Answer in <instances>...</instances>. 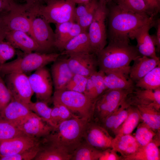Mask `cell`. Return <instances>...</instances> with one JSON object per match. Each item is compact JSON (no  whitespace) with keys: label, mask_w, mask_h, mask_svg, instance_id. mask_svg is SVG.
Here are the masks:
<instances>
[{"label":"cell","mask_w":160,"mask_h":160,"mask_svg":"<svg viewBox=\"0 0 160 160\" xmlns=\"http://www.w3.org/2000/svg\"><path fill=\"white\" fill-rule=\"evenodd\" d=\"M129 39H109L97 55L99 70L105 74L116 71H129L131 63L142 55L136 46L131 45Z\"/></svg>","instance_id":"1"},{"label":"cell","mask_w":160,"mask_h":160,"mask_svg":"<svg viewBox=\"0 0 160 160\" xmlns=\"http://www.w3.org/2000/svg\"><path fill=\"white\" fill-rule=\"evenodd\" d=\"M89 121L75 117L63 121L54 127L42 140L71 155L84 141V135Z\"/></svg>","instance_id":"2"},{"label":"cell","mask_w":160,"mask_h":160,"mask_svg":"<svg viewBox=\"0 0 160 160\" xmlns=\"http://www.w3.org/2000/svg\"><path fill=\"white\" fill-rule=\"evenodd\" d=\"M107 16L109 39H129V33L154 18L124 9L116 4L108 8Z\"/></svg>","instance_id":"3"},{"label":"cell","mask_w":160,"mask_h":160,"mask_svg":"<svg viewBox=\"0 0 160 160\" xmlns=\"http://www.w3.org/2000/svg\"><path fill=\"white\" fill-rule=\"evenodd\" d=\"M60 55V53L56 52L24 53L12 61L0 65V75L5 76L13 73L25 74L35 71L55 62Z\"/></svg>","instance_id":"4"},{"label":"cell","mask_w":160,"mask_h":160,"mask_svg":"<svg viewBox=\"0 0 160 160\" xmlns=\"http://www.w3.org/2000/svg\"><path fill=\"white\" fill-rule=\"evenodd\" d=\"M52 99L53 103L61 104L66 106L74 115L93 121L95 100L84 93L64 89L55 91Z\"/></svg>","instance_id":"5"},{"label":"cell","mask_w":160,"mask_h":160,"mask_svg":"<svg viewBox=\"0 0 160 160\" xmlns=\"http://www.w3.org/2000/svg\"><path fill=\"white\" fill-rule=\"evenodd\" d=\"M76 4L73 0H47L45 4L39 7L37 16L41 17L49 23L56 24L75 22Z\"/></svg>","instance_id":"6"},{"label":"cell","mask_w":160,"mask_h":160,"mask_svg":"<svg viewBox=\"0 0 160 160\" xmlns=\"http://www.w3.org/2000/svg\"><path fill=\"white\" fill-rule=\"evenodd\" d=\"M133 90L107 89L96 100L93 121L100 124L120 106Z\"/></svg>","instance_id":"7"},{"label":"cell","mask_w":160,"mask_h":160,"mask_svg":"<svg viewBox=\"0 0 160 160\" xmlns=\"http://www.w3.org/2000/svg\"><path fill=\"white\" fill-rule=\"evenodd\" d=\"M107 12V5L99 2L94 17L88 30L93 53L96 55L107 45L105 20Z\"/></svg>","instance_id":"8"},{"label":"cell","mask_w":160,"mask_h":160,"mask_svg":"<svg viewBox=\"0 0 160 160\" xmlns=\"http://www.w3.org/2000/svg\"><path fill=\"white\" fill-rule=\"evenodd\" d=\"M33 15L28 5L19 4L7 13L1 16L8 32L22 31L31 36Z\"/></svg>","instance_id":"9"},{"label":"cell","mask_w":160,"mask_h":160,"mask_svg":"<svg viewBox=\"0 0 160 160\" xmlns=\"http://www.w3.org/2000/svg\"><path fill=\"white\" fill-rule=\"evenodd\" d=\"M44 19L39 16H34L32 20L31 36L39 47L40 52H54L55 32Z\"/></svg>","instance_id":"10"},{"label":"cell","mask_w":160,"mask_h":160,"mask_svg":"<svg viewBox=\"0 0 160 160\" xmlns=\"http://www.w3.org/2000/svg\"><path fill=\"white\" fill-rule=\"evenodd\" d=\"M5 76L4 82L12 98L28 107L34 93L28 76L21 73H11Z\"/></svg>","instance_id":"11"},{"label":"cell","mask_w":160,"mask_h":160,"mask_svg":"<svg viewBox=\"0 0 160 160\" xmlns=\"http://www.w3.org/2000/svg\"><path fill=\"white\" fill-rule=\"evenodd\" d=\"M28 78L38 100L49 103L52 99L53 83L48 69L45 66L39 68L29 76Z\"/></svg>","instance_id":"12"},{"label":"cell","mask_w":160,"mask_h":160,"mask_svg":"<svg viewBox=\"0 0 160 160\" xmlns=\"http://www.w3.org/2000/svg\"><path fill=\"white\" fill-rule=\"evenodd\" d=\"M154 20V19L131 32L129 34V39L136 40V47L142 56L158 59L159 58L156 55L154 41L149 33V31L153 26Z\"/></svg>","instance_id":"13"},{"label":"cell","mask_w":160,"mask_h":160,"mask_svg":"<svg viewBox=\"0 0 160 160\" xmlns=\"http://www.w3.org/2000/svg\"><path fill=\"white\" fill-rule=\"evenodd\" d=\"M113 138L105 129L94 121L88 122L84 135L86 142L102 151L112 148Z\"/></svg>","instance_id":"14"},{"label":"cell","mask_w":160,"mask_h":160,"mask_svg":"<svg viewBox=\"0 0 160 160\" xmlns=\"http://www.w3.org/2000/svg\"><path fill=\"white\" fill-rule=\"evenodd\" d=\"M66 59L68 63L74 74L88 77L96 71L98 67L96 55L81 53L71 55Z\"/></svg>","instance_id":"15"},{"label":"cell","mask_w":160,"mask_h":160,"mask_svg":"<svg viewBox=\"0 0 160 160\" xmlns=\"http://www.w3.org/2000/svg\"><path fill=\"white\" fill-rule=\"evenodd\" d=\"M123 102L127 106L152 105L160 110V87L147 89L136 87L127 95Z\"/></svg>","instance_id":"16"},{"label":"cell","mask_w":160,"mask_h":160,"mask_svg":"<svg viewBox=\"0 0 160 160\" xmlns=\"http://www.w3.org/2000/svg\"><path fill=\"white\" fill-rule=\"evenodd\" d=\"M38 139L24 135L9 139L0 140V157L16 154L39 144Z\"/></svg>","instance_id":"17"},{"label":"cell","mask_w":160,"mask_h":160,"mask_svg":"<svg viewBox=\"0 0 160 160\" xmlns=\"http://www.w3.org/2000/svg\"><path fill=\"white\" fill-rule=\"evenodd\" d=\"M18 127L25 135L38 139L48 135L54 128L34 113Z\"/></svg>","instance_id":"18"},{"label":"cell","mask_w":160,"mask_h":160,"mask_svg":"<svg viewBox=\"0 0 160 160\" xmlns=\"http://www.w3.org/2000/svg\"><path fill=\"white\" fill-rule=\"evenodd\" d=\"M83 31L81 27L73 21L55 24L54 32L55 49L61 52L69 41Z\"/></svg>","instance_id":"19"},{"label":"cell","mask_w":160,"mask_h":160,"mask_svg":"<svg viewBox=\"0 0 160 160\" xmlns=\"http://www.w3.org/2000/svg\"><path fill=\"white\" fill-rule=\"evenodd\" d=\"M33 113L27 106L12 98L0 113V119L9 121L18 126Z\"/></svg>","instance_id":"20"},{"label":"cell","mask_w":160,"mask_h":160,"mask_svg":"<svg viewBox=\"0 0 160 160\" xmlns=\"http://www.w3.org/2000/svg\"><path fill=\"white\" fill-rule=\"evenodd\" d=\"M51 67V76L55 91L65 89L74 74L70 68L66 59H58Z\"/></svg>","instance_id":"21"},{"label":"cell","mask_w":160,"mask_h":160,"mask_svg":"<svg viewBox=\"0 0 160 160\" xmlns=\"http://www.w3.org/2000/svg\"><path fill=\"white\" fill-rule=\"evenodd\" d=\"M5 39L15 48L20 49L24 53L33 51L40 52L39 47L35 40L24 32L19 31H8Z\"/></svg>","instance_id":"22"},{"label":"cell","mask_w":160,"mask_h":160,"mask_svg":"<svg viewBox=\"0 0 160 160\" xmlns=\"http://www.w3.org/2000/svg\"><path fill=\"white\" fill-rule=\"evenodd\" d=\"M133 61V64L130 67L129 76L135 83L160 64L159 58L156 59L145 56L138 57Z\"/></svg>","instance_id":"23"},{"label":"cell","mask_w":160,"mask_h":160,"mask_svg":"<svg viewBox=\"0 0 160 160\" xmlns=\"http://www.w3.org/2000/svg\"><path fill=\"white\" fill-rule=\"evenodd\" d=\"M61 55L93 53L88 31H83L73 37L65 45Z\"/></svg>","instance_id":"24"},{"label":"cell","mask_w":160,"mask_h":160,"mask_svg":"<svg viewBox=\"0 0 160 160\" xmlns=\"http://www.w3.org/2000/svg\"><path fill=\"white\" fill-rule=\"evenodd\" d=\"M104 82L107 89L133 90L136 87L135 83L129 77V71L108 73L105 74Z\"/></svg>","instance_id":"25"},{"label":"cell","mask_w":160,"mask_h":160,"mask_svg":"<svg viewBox=\"0 0 160 160\" xmlns=\"http://www.w3.org/2000/svg\"><path fill=\"white\" fill-rule=\"evenodd\" d=\"M160 134H158L151 142L140 146L135 152L123 160H160Z\"/></svg>","instance_id":"26"},{"label":"cell","mask_w":160,"mask_h":160,"mask_svg":"<svg viewBox=\"0 0 160 160\" xmlns=\"http://www.w3.org/2000/svg\"><path fill=\"white\" fill-rule=\"evenodd\" d=\"M140 146L131 134L117 135L113 138L112 148L119 153L123 159L135 152Z\"/></svg>","instance_id":"27"},{"label":"cell","mask_w":160,"mask_h":160,"mask_svg":"<svg viewBox=\"0 0 160 160\" xmlns=\"http://www.w3.org/2000/svg\"><path fill=\"white\" fill-rule=\"evenodd\" d=\"M71 158V155L41 140L40 149L33 160H69Z\"/></svg>","instance_id":"28"},{"label":"cell","mask_w":160,"mask_h":160,"mask_svg":"<svg viewBox=\"0 0 160 160\" xmlns=\"http://www.w3.org/2000/svg\"><path fill=\"white\" fill-rule=\"evenodd\" d=\"M142 121L156 132H160V110L152 105H138Z\"/></svg>","instance_id":"29"},{"label":"cell","mask_w":160,"mask_h":160,"mask_svg":"<svg viewBox=\"0 0 160 160\" xmlns=\"http://www.w3.org/2000/svg\"><path fill=\"white\" fill-rule=\"evenodd\" d=\"M102 151L91 146L84 140L71 154V160H99Z\"/></svg>","instance_id":"30"},{"label":"cell","mask_w":160,"mask_h":160,"mask_svg":"<svg viewBox=\"0 0 160 160\" xmlns=\"http://www.w3.org/2000/svg\"><path fill=\"white\" fill-rule=\"evenodd\" d=\"M127 116L121 126L117 135L131 134L140 122L142 121L140 114L136 107L129 105L127 107Z\"/></svg>","instance_id":"31"},{"label":"cell","mask_w":160,"mask_h":160,"mask_svg":"<svg viewBox=\"0 0 160 160\" xmlns=\"http://www.w3.org/2000/svg\"><path fill=\"white\" fill-rule=\"evenodd\" d=\"M136 87L155 89L160 87V64L135 82Z\"/></svg>","instance_id":"32"},{"label":"cell","mask_w":160,"mask_h":160,"mask_svg":"<svg viewBox=\"0 0 160 160\" xmlns=\"http://www.w3.org/2000/svg\"><path fill=\"white\" fill-rule=\"evenodd\" d=\"M121 8L128 11L149 17L153 16L143 0H112Z\"/></svg>","instance_id":"33"},{"label":"cell","mask_w":160,"mask_h":160,"mask_svg":"<svg viewBox=\"0 0 160 160\" xmlns=\"http://www.w3.org/2000/svg\"><path fill=\"white\" fill-rule=\"evenodd\" d=\"M160 132H156L142 121L137 126L135 137L140 146L146 145L151 142Z\"/></svg>","instance_id":"34"},{"label":"cell","mask_w":160,"mask_h":160,"mask_svg":"<svg viewBox=\"0 0 160 160\" xmlns=\"http://www.w3.org/2000/svg\"><path fill=\"white\" fill-rule=\"evenodd\" d=\"M25 135L16 124L0 119V140Z\"/></svg>","instance_id":"35"},{"label":"cell","mask_w":160,"mask_h":160,"mask_svg":"<svg viewBox=\"0 0 160 160\" xmlns=\"http://www.w3.org/2000/svg\"><path fill=\"white\" fill-rule=\"evenodd\" d=\"M28 107L43 120L54 127L51 119L52 108L48 106L47 103L38 100L35 102H31L28 105Z\"/></svg>","instance_id":"36"},{"label":"cell","mask_w":160,"mask_h":160,"mask_svg":"<svg viewBox=\"0 0 160 160\" xmlns=\"http://www.w3.org/2000/svg\"><path fill=\"white\" fill-rule=\"evenodd\" d=\"M88 77L78 74H74L66 85L65 89L84 93Z\"/></svg>","instance_id":"37"},{"label":"cell","mask_w":160,"mask_h":160,"mask_svg":"<svg viewBox=\"0 0 160 160\" xmlns=\"http://www.w3.org/2000/svg\"><path fill=\"white\" fill-rule=\"evenodd\" d=\"M40 142L37 145L23 152L10 156L1 157L0 160H33L40 148Z\"/></svg>","instance_id":"38"},{"label":"cell","mask_w":160,"mask_h":160,"mask_svg":"<svg viewBox=\"0 0 160 160\" xmlns=\"http://www.w3.org/2000/svg\"><path fill=\"white\" fill-rule=\"evenodd\" d=\"M98 4V0H93L91 7L85 15L76 22L83 31H88L89 27L93 19Z\"/></svg>","instance_id":"39"},{"label":"cell","mask_w":160,"mask_h":160,"mask_svg":"<svg viewBox=\"0 0 160 160\" xmlns=\"http://www.w3.org/2000/svg\"><path fill=\"white\" fill-rule=\"evenodd\" d=\"M16 49L9 42L4 41L0 42V65L12 58L16 54Z\"/></svg>","instance_id":"40"},{"label":"cell","mask_w":160,"mask_h":160,"mask_svg":"<svg viewBox=\"0 0 160 160\" xmlns=\"http://www.w3.org/2000/svg\"><path fill=\"white\" fill-rule=\"evenodd\" d=\"M127 107L123 102L119 108L118 113L115 119L110 135L112 134L115 136L117 134L119 128L127 116L128 113Z\"/></svg>","instance_id":"41"},{"label":"cell","mask_w":160,"mask_h":160,"mask_svg":"<svg viewBox=\"0 0 160 160\" xmlns=\"http://www.w3.org/2000/svg\"><path fill=\"white\" fill-rule=\"evenodd\" d=\"M105 75V73L99 70L90 76L94 82L96 99L107 89L104 82Z\"/></svg>","instance_id":"42"},{"label":"cell","mask_w":160,"mask_h":160,"mask_svg":"<svg viewBox=\"0 0 160 160\" xmlns=\"http://www.w3.org/2000/svg\"><path fill=\"white\" fill-rule=\"evenodd\" d=\"M12 99L11 93L0 75V113Z\"/></svg>","instance_id":"43"},{"label":"cell","mask_w":160,"mask_h":160,"mask_svg":"<svg viewBox=\"0 0 160 160\" xmlns=\"http://www.w3.org/2000/svg\"><path fill=\"white\" fill-rule=\"evenodd\" d=\"M93 0L89 1L78 4L74 12V19L75 22L79 19L84 16L91 7Z\"/></svg>","instance_id":"44"},{"label":"cell","mask_w":160,"mask_h":160,"mask_svg":"<svg viewBox=\"0 0 160 160\" xmlns=\"http://www.w3.org/2000/svg\"><path fill=\"white\" fill-rule=\"evenodd\" d=\"M53 104L57 105L59 108L60 123L63 121L72 118L78 117L73 115L64 105L57 103H53Z\"/></svg>","instance_id":"45"},{"label":"cell","mask_w":160,"mask_h":160,"mask_svg":"<svg viewBox=\"0 0 160 160\" xmlns=\"http://www.w3.org/2000/svg\"><path fill=\"white\" fill-rule=\"evenodd\" d=\"M123 157L118 155L117 152L112 148L102 151L99 160H122Z\"/></svg>","instance_id":"46"},{"label":"cell","mask_w":160,"mask_h":160,"mask_svg":"<svg viewBox=\"0 0 160 160\" xmlns=\"http://www.w3.org/2000/svg\"><path fill=\"white\" fill-rule=\"evenodd\" d=\"M18 4L13 0H0V15L7 13Z\"/></svg>","instance_id":"47"},{"label":"cell","mask_w":160,"mask_h":160,"mask_svg":"<svg viewBox=\"0 0 160 160\" xmlns=\"http://www.w3.org/2000/svg\"><path fill=\"white\" fill-rule=\"evenodd\" d=\"M151 15L155 16L160 12V0H143Z\"/></svg>","instance_id":"48"},{"label":"cell","mask_w":160,"mask_h":160,"mask_svg":"<svg viewBox=\"0 0 160 160\" xmlns=\"http://www.w3.org/2000/svg\"><path fill=\"white\" fill-rule=\"evenodd\" d=\"M83 93L93 100H95L96 99L94 82L90 76L88 77L85 90Z\"/></svg>","instance_id":"49"},{"label":"cell","mask_w":160,"mask_h":160,"mask_svg":"<svg viewBox=\"0 0 160 160\" xmlns=\"http://www.w3.org/2000/svg\"><path fill=\"white\" fill-rule=\"evenodd\" d=\"M156 20L154 21L153 24L156 28V33L151 36L156 47V52L159 53L160 51V20L159 18Z\"/></svg>","instance_id":"50"},{"label":"cell","mask_w":160,"mask_h":160,"mask_svg":"<svg viewBox=\"0 0 160 160\" xmlns=\"http://www.w3.org/2000/svg\"><path fill=\"white\" fill-rule=\"evenodd\" d=\"M16 3L26 4L32 8L40 7L45 4L47 0H13Z\"/></svg>","instance_id":"51"},{"label":"cell","mask_w":160,"mask_h":160,"mask_svg":"<svg viewBox=\"0 0 160 160\" xmlns=\"http://www.w3.org/2000/svg\"><path fill=\"white\" fill-rule=\"evenodd\" d=\"M52 108L51 113V119L54 127H55L60 123L59 111L58 106L54 105Z\"/></svg>","instance_id":"52"},{"label":"cell","mask_w":160,"mask_h":160,"mask_svg":"<svg viewBox=\"0 0 160 160\" xmlns=\"http://www.w3.org/2000/svg\"><path fill=\"white\" fill-rule=\"evenodd\" d=\"M7 32L1 16H0V42L5 39Z\"/></svg>","instance_id":"53"},{"label":"cell","mask_w":160,"mask_h":160,"mask_svg":"<svg viewBox=\"0 0 160 160\" xmlns=\"http://www.w3.org/2000/svg\"><path fill=\"white\" fill-rule=\"evenodd\" d=\"M76 4H79L89 1L91 0H73Z\"/></svg>","instance_id":"54"},{"label":"cell","mask_w":160,"mask_h":160,"mask_svg":"<svg viewBox=\"0 0 160 160\" xmlns=\"http://www.w3.org/2000/svg\"><path fill=\"white\" fill-rule=\"evenodd\" d=\"M98 1L99 3L107 5L112 1V0H98Z\"/></svg>","instance_id":"55"},{"label":"cell","mask_w":160,"mask_h":160,"mask_svg":"<svg viewBox=\"0 0 160 160\" xmlns=\"http://www.w3.org/2000/svg\"></svg>","instance_id":"56"}]
</instances>
